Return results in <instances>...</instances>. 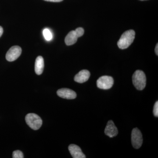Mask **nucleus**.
<instances>
[{"label":"nucleus","instance_id":"obj_1","mask_svg":"<svg viewBox=\"0 0 158 158\" xmlns=\"http://www.w3.org/2000/svg\"><path fill=\"white\" fill-rule=\"evenodd\" d=\"M135 36V33L134 30H130L124 32L117 42L118 48L121 49L127 48L134 41Z\"/></svg>","mask_w":158,"mask_h":158},{"label":"nucleus","instance_id":"obj_2","mask_svg":"<svg viewBox=\"0 0 158 158\" xmlns=\"http://www.w3.org/2000/svg\"><path fill=\"white\" fill-rule=\"evenodd\" d=\"M132 81L133 85L138 90H141L145 88L146 84V76L142 71H136L133 74Z\"/></svg>","mask_w":158,"mask_h":158},{"label":"nucleus","instance_id":"obj_3","mask_svg":"<svg viewBox=\"0 0 158 158\" xmlns=\"http://www.w3.org/2000/svg\"><path fill=\"white\" fill-rule=\"evenodd\" d=\"M25 120L28 125L34 130L39 129L42 126V119L39 116L34 113L28 114L26 116Z\"/></svg>","mask_w":158,"mask_h":158},{"label":"nucleus","instance_id":"obj_4","mask_svg":"<svg viewBox=\"0 0 158 158\" xmlns=\"http://www.w3.org/2000/svg\"><path fill=\"white\" fill-rule=\"evenodd\" d=\"M114 84L113 78L108 76H103L99 78L97 81L98 88L103 90H108L113 87Z\"/></svg>","mask_w":158,"mask_h":158},{"label":"nucleus","instance_id":"obj_5","mask_svg":"<svg viewBox=\"0 0 158 158\" xmlns=\"http://www.w3.org/2000/svg\"><path fill=\"white\" fill-rule=\"evenodd\" d=\"M131 142L133 147L136 149L140 148L143 143L142 134L138 128L133 129L132 131Z\"/></svg>","mask_w":158,"mask_h":158},{"label":"nucleus","instance_id":"obj_6","mask_svg":"<svg viewBox=\"0 0 158 158\" xmlns=\"http://www.w3.org/2000/svg\"><path fill=\"white\" fill-rule=\"evenodd\" d=\"M22 53V49L18 46H14L9 49L6 55V59L9 62L15 61L20 56Z\"/></svg>","mask_w":158,"mask_h":158},{"label":"nucleus","instance_id":"obj_7","mask_svg":"<svg viewBox=\"0 0 158 158\" xmlns=\"http://www.w3.org/2000/svg\"><path fill=\"white\" fill-rule=\"evenodd\" d=\"M57 95L62 98L67 99H73L77 97V94L74 91L68 88L59 89L57 92Z\"/></svg>","mask_w":158,"mask_h":158},{"label":"nucleus","instance_id":"obj_8","mask_svg":"<svg viewBox=\"0 0 158 158\" xmlns=\"http://www.w3.org/2000/svg\"><path fill=\"white\" fill-rule=\"evenodd\" d=\"M105 133L110 138H113L118 135V129L112 120L108 122L105 128Z\"/></svg>","mask_w":158,"mask_h":158},{"label":"nucleus","instance_id":"obj_9","mask_svg":"<svg viewBox=\"0 0 158 158\" xmlns=\"http://www.w3.org/2000/svg\"><path fill=\"white\" fill-rule=\"evenodd\" d=\"M69 150L73 158H85L86 156L82 152L81 149L76 144H70L69 146Z\"/></svg>","mask_w":158,"mask_h":158},{"label":"nucleus","instance_id":"obj_10","mask_svg":"<svg viewBox=\"0 0 158 158\" xmlns=\"http://www.w3.org/2000/svg\"><path fill=\"white\" fill-rule=\"evenodd\" d=\"M90 77V73L88 70H82L79 72L74 77V81L79 83L87 81Z\"/></svg>","mask_w":158,"mask_h":158},{"label":"nucleus","instance_id":"obj_11","mask_svg":"<svg viewBox=\"0 0 158 158\" xmlns=\"http://www.w3.org/2000/svg\"><path fill=\"white\" fill-rule=\"evenodd\" d=\"M44 68V60L41 56L37 57L35 61V71L38 75H41L43 72Z\"/></svg>","mask_w":158,"mask_h":158},{"label":"nucleus","instance_id":"obj_12","mask_svg":"<svg viewBox=\"0 0 158 158\" xmlns=\"http://www.w3.org/2000/svg\"><path fill=\"white\" fill-rule=\"evenodd\" d=\"M78 37H77L75 31H70L65 37V41L66 45H73L77 42Z\"/></svg>","mask_w":158,"mask_h":158},{"label":"nucleus","instance_id":"obj_13","mask_svg":"<svg viewBox=\"0 0 158 158\" xmlns=\"http://www.w3.org/2000/svg\"><path fill=\"white\" fill-rule=\"evenodd\" d=\"M43 34L46 40L47 41H50L52 39V34L48 29H44L43 31Z\"/></svg>","mask_w":158,"mask_h":158},{"label":"nucleus","instance_id":"obj_14","mask_svg":"<svg viewBox=\"0 0 158 158\" xmlns=\"http://www.w3.org/2000/svg\"><path fill=\"white\" fill-rule=\"evenodd\" d=\"M12 158H24L23 154L21 151L19 150L15 151L12 154Z\"/></svg>","mask_w":158,"mask_h":158},{"label":"nucleus","instance_id":"obj_15","mask_svg":"<svg viewBox=\"0 0 158 158\" xmlns=\"http://www.w3.org/2000/svg\"><path fill=\"white\" fill-rule=\"evenodd\" d=\"M75 31L77 37H78V38L83 36V35H84V32H85L84 29L82 28L81 27L78 28L75 30Z\"/></svg>","mask_w":158,"mask_h":158},{"label":"nucleus","instance_id":"obj_16","mask_svg":"<svg viewBox=\"0 0 158 158\" xmlns=\"http://www.w3.org/2000/svg\"><path fill=\"white\" fill-rule=\"evenodd\" d=\"M153 114L155 116L157 117L158 116V102H156L155 104L153 109Z\"/></svg>","mask_w":158,"mask_h":158},{"label":"nucleus","instance_id":"obj_17","mask_svg":"<svg viewBox=\"0 0 158 158\" xmlns=\"http://www.w3.org/2000/svg\"><path fill=\"white\" fill-rule=\"evenodd\" d=\"M47 2H62L63 0H44Z\"/></svg>","mask_w":158,"mask_h":158},{"label":"nucleus","instance_id":"obj_18","mask_svg":"<svg viewBox=\"0 0 158 158\" xmlns=\"http://www.w3.org/2000/svg\"><path fill=\"white\" fill-rule=\"evenodd\" d=\"M3 33V29L1 26H0V37H2Z\"/></svg>","mask_w":158,"mask_h":158},{"label":"nucleus","instance_id":"obj_19","mask_svg":"<svg viewBox=\"0 0 158 158\" xmlns=\"http://www.w3.org/2000/svg\"><path fill=\"white\" fill-rule=\"evenodd\" d=\"M155 52H156V55L157 56H158V44H157L156 45V46Z\"/></svg>","mask_w":158,"mask_h":158},{"label":"nucleus","instance_id":"obj_20","mask_svg":"<svg viewBox=\"0 0 158 158\" xmlns=\"http://www.w3.org/2000/svg\"><path fill=\"white\" fill-rule=\"evenodd\" d=\"M140 1H145V0H140Z\"/></svg>","mask_w":158,"mask_h":158}]
</instances>
